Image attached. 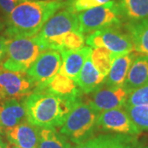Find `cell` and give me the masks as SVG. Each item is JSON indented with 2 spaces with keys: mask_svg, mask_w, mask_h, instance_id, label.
<instances>
[{
  "mask_svg": "<svg viewBox=\"0 0 148 148\" xmlns=\"http://www.w3.org/2000/svg\"><path fill=\"white\" fill-rule=\"evenodd\" d=\"M110 1V0H73L68 3L65 8L75 13H78L98 6L106 4Z\"/></svg>",
  "mask_w": 148,
  "mask_h": 148,
  "instance_id": "25",
  "label": "cell"
},
{
  "mask_svg": "<svg viewBox=\"0 0 148 148\" xmlns=\"http://www.w3.org/2000/svg\"><path fill=\"white\" fill-rule=\"evenodd\" d=\"M85 44L86 38L84 37V34L81 33L79 31L69 32L64 35L61 51L77 50L84 47Z\"/></svg>",
  "mask_w": 148,
  "mask_h": 148,
  "instance_id": "24",
  "label": "cell"
},
{
  "mask_svg": "<svg viewBox=\"0 0 148 148\" xmlns=\"http://www.w3.org/2000/svg\"><path fill=\"white\" fill-rule=\"evenodd\" d=\"M91 52L92 48L90 46H84L77 50L61 51L62 63L58 73L77 82L81 70Z\"/></svg>",
  "mask_w": 148,
  "mask_h": 148,
  "instance_id": "12",
  "label": "cell"
},
{
  "mask_svg": "<svg viewBox=\"0 0 148 148\" xmlns=\"http://www.w3.org/2000/svg\"><path fill=\"white\" fill-rule=\"evenodd\" d=\"M148 106V84L129 93L124 106Z\"/></svg>",
  "mask_w": 148,
  "mask_h": 148,
  "instance_id": "26",
  "label": "cell"
},
{
  "mask_svg": "<svg viewBox=\"0 0 148 148\" xmlns=\"http://www.w3.org/2000/svg\"><path fill=\"white\" fill-rule=\"evenodd\" d=\"M17 5L13 0H0V10L3 12L6 16H8L11 13V12L14 9V8Z\"/></svg>",
  "mask_w": 148,
  "mask_h": 148,
  "instance_id": "27",
  "label": "cell"
},
{
  "mask_svg": "<svg viewBox=\"0 0 148 148\" xmlns=\"http://www.w3.org/2000/svg\"><path fill=\"white\" fill-rule=\"evenodd\" d=\"M15 147V148H20V147H16V146H14Z\"/></svg>",
  "mask_w": 148,
  "mask_h": 148,
  "instance_id": "35",
  "label": "cell"
},
{
  "mask_svg": "<svg viewBox=\"0 0 148 148\" xmlns=\"http://www.w3.org/2000/svg\"><path fill=\"white\" fill-rule=\"evenodd\" d=\"M35 88L27 73L11 72L0 68V100H24Z\"/></svg>",
  "mask_w": 148,
  "mask_h": 148,
  "instance_id": "9",
  "label": "cell"
},
{
  "mask_svg": "<svg viewBox=\"0 0 148 148\" xmlns=\"http://www.w3.org/2000/svg\"><path fill=\"white\" fill-rule=\"evenodd\" d=\"M45 49L36 37L8 39L5 57L0 68L11 72L27 73Z\"/></svg>",
  "mask_w": 148,
  "mask_h": 148,
  "instance_id": "4",
  "label": "cell"
},
{
  "mask_svg": "<svg viewBox=\"0 0 148 148\" xmlns=\"http://www.w3.org/2000/svg\"><path fill=\"white\" fill-rule=\"evenodd\" d=\"M7 148H15V147H14L13 145L10 144V145H8V147Z\"/></svg>",
  "mask_w": 148,
  "mask_h": 148,
  "instance_id": "33",
  "label": "cell"
},
{
  "mask_svg": "<svg viewBox=\"0 0 148 148\" xmlns=\"http://www.w3.org/2000/svg\"><path fill=\"white\" fill-rule=\"evenodd\" d=\"M136 56L137 54L133 52L117 56L112 64L109 73L106 77L104 85L111 87L123 86Z\"/></svg>",
  "mask_w": 148,
  "mask_h": 148,
  "instance_id": "16",
  "label": "cell"
},
{
  "mask_svg": "<svg viewBox=\"0 0 148 148\" xmlns=\"http://www.w3.org/2000/svg\"><path fill=\"white\" fill-rule=\"evenodd\" d=\"M3 133V130H2V127H1V125H0V134Z\"/></svg>",
  "mask_w": 148,
  "mask_h": 148,
  "instance_id": "34",
  "label": "cell"
},
{
  "mask_svg": "<svg viewBox=\"0 0 148 148\" xmlns=\"http://www.w3.org/2000/svg\"><path fill=\"white\" fill-rule=\"evenodd\" d=\"M125 30L131 37L134 50L148 56V17L125 24Z\"/></svg>",
  "mask_w": 148,
  "mask_h": 148,
  "instance_id": "19",
  "label": "cell"
},
{
  "mask_svg": "<svg viewBox=\"0 0 148 148\" xmlns=\"http://www.w3.org/2000/svg\"><path fill=\"white\" fill-rule=\"evenodd\" d=\"M37 148H72V146L56 127H39Z\"/></svg>",
  "mask_w": 148,
  "mask_h": 148,
  "instance_id": "21",
  "label": "cell"
},
{
  "mask_svg": "<svg viewBox=\"0 0 148 148\" xmlns=\"http://www.w3.org/2000/svg\"><path fill=\"white\" fill-rule=\"evenodd\" d=\"M123 108L142 132L148 131V106H124Z\"/></svg>",
  "mask_w": 148,
  "mask_h": 148,
  "instance_id": "23",
  "label": "cell"
},
{
  "mask_svg": "<svg viewBox=\"0 0 148 148\" xmlns=\"http://www.w3.org/2000/svg\"><path fill=\"white\" fill-rule=\"evenodd\" d=\"M124 21H138L148 17V0H117Z\"/></svg>",
  "mask_w": 148,
  "mask_h": 148,
  "instance_id": "20",
  "label": "cell"
},
{
  "mask_svg": "<svg viewBox=\"0 0 148 148\" xmlns=\"http://www.w3.org/2000/svg\"><path fill=\"white\" fill-rule=\"evenodd\" d=\"M8 39L4 36H0V64L5 57Z\"/></svg>",
  "mask_w": 148,
  "mask_h": 148,
  "instance_id": "28",
  "label": "cell"
},
{
  "mask_svg": "<svg viewBox=\"0 0 148 148\" xmlns=\"http://www.w3.org/2000/svg\"><path fill=\"white\" fill-rule=\"evenodd\" d=\"M62 63L61 53L57 50L45 49L27 70V76L36 86L35 90H41L58 73Z\"/></svg>",
  "mask_w": 148,
  "mask_h": 148,
  "instance_id": "8",
  "label": "cell"
},
{
  "mask_svg": "<svg viewBox=\"0 0 148 148\" xmlns=\"http://www.w3.org/2000/svg\"><path fill=\"white\" fill-rule=\"evenodd\" d=\"M148 84V56L137 55L128 71L123 86L130 93Z\"/></svg>",
  "mask_w": 148,
  "mask_h": 148,
  "instance_id": "17",
  "label": "cell"
},
{
  "mask_svg": "<svg viewBox=\"0 0 148 148\" xmlns=\"http://www.w3.org/2000/svg\"><path fill=\"white\" fill-rule=\"evenodd\" d=\"M106 77L96 69L92 64L90 56L85 62L81 70L77 83L80 90L84 94H90L104 85Z\"/></svg>",
  "mask_w": 148,
  "mask_h": 148,
  "instance_id": "18",
  "label": "cell"
},
{
  "mask_svg": "<svg viewBox=\"0 0 148 148\" xmlns=\"http://www.w3.org/2000/svg\"><path fill=\"white\" fill-rule=\"evenodd\" d=\"M3 28H4V24L3 23L2 20L0 19V32H1L2 31H3Z\"/></svg>",
  "mask_w": 148,
  "mask_h": 148,
  "instance_id": "31",
  "label": "cell"
},
{
  "mask_svg": "<svg viewBox=\"0 0 148 148\" xmlns=\"http://www.w3.org/2000/svg\"><path fill=\"white\" fill-rule=\"evenodd\" d=\"M65 7L59 0H24L6 16L4 36L9 40L36 36L45 22Z\"/></svg>",
  "mask_w": 148,
  "mask_h": 148,
  "instance_id": "1",
  "label": "cell"
},
{
  "mask_svg": "<svg viewBox=\"0 0 148 148\" xmlns=\"http://www.w3.org/2000/svg\"><path fill=\"white\" fill-rule=\"evenodd\" d=\"M7 147H8V144L3 141V139H2L1 136H0V148H7Z\"/></svg>",
  "mask_w": 148,
  "mask_h": 148,
  "instance_id": "30",
  "label": "cell"
},
{
  "mask_svg": "<svg viewBox=\"0 0 148 148\" xmlns=\"http://www.w3.org/2000/svg\"><path fill=\"white\" fill-rule=\"evenodd\" d=\"M72 31H79L77 13L65 8L55 12L35 37L45 49L60 52L64 35Z\"/></svg>",
  "mask_w": 148,
  "mask_h": 148,
  "instance_id": "5",
  "label": "cell"
},
{
  "mask_svg": "<svg viewBox=\"0 0 148 148\" xmlns=\"http://www.w3.org/2000/svg\"><path fill=\"white\" fill-rule=\"evenodd\" d=\"M59 1H62V2H64V3H65V4L67 5L68 3H71V2H72V1H73V0H59Z\"/></svg>",
  "mask_w": 148,
  "mask_h": 148,
  "instance_id": "32",
  "label": "cell"
},
{
  "mask_svg": "<svg viewBox=\"0 0 148 148\" xmlns=\"http://www.w3.org/2000/svg\"><path fill=\"white\" fill-rule=\"evenodd\" d=\"M121 27H111L92 32L86 38V44L91 48L103 47L116 55L133 52L134 48L131 37Z\"/></svg>",
  "mask_w": 148,
  "mask_h": 148,
  "instance_id": "7",
  "label": "cell"
},
{
  "mask_svg": "<svg viewBox=\"0 0 148 148\" xmlns=\"http://www.w3.org/2000/svg\"><path fill=\"white\" fill-rule=\"evenodd\" d=\"M129 92L124 86L111 87L103 85L101 88L90 93L89 102L99 112L123 108Z\"/></svg>",
  "mask_w": 148,
  "mask_h": 148,
  "instance_id": "11",
  "label": "cell"
},
{
  "mask_svg": "<svg viewBox=\"0 0 148 148\" xmlns=\"http://www.w3.org/2000/svg\"><path fill=\"white\" fill-rule=\"evenodd\" d=\"M6 137L10 144L20 148H37L39 140V127L29 122H22L6 130Z\"/></svg>",
  "mask_w": 148,
  "mask_h": 148,
  "instance_id": "13",
  "label": "cell"
},
{
  "mask_svg": "<svg viewBox=\"0 0 148 148\" xmlns=\"http://www.w3.org/2000/svg\"><path fill=\"white\" fill-rule=\"evenodd\" d=\"M77 18L79 32L82 34H90L107 27H121L124 21L117 0L78 12Z\"/></svg>",
  "mask_w": 148,
  "mask_h": 148,
  "instance_id": "6",
  "label": "cell"
},
{
  "mask_svg": "<svg viewBox=\"0 0 148 148\" xmlns=\"http://www.w3.org/2000/svg\"><path fill=\"white\" fill-rule=\"evenodd\" d=\"M117 56L114 53L106 48L97 47L92 49L90 59L96 69L105 77L107 76L110 70L112 64Z\"/></svg>",
  "mask_w": 148,
  "mask_h": 148,
  "instance_id": "22",
  "label": "cell"
},
{
  "mask_svg": "<svg viewBox=\"0 0 148 148\" xmlns=\"http://www.w3.org/2000/svg\"><path fill=\"white\" fill-rule=\"evenodd\" d=\"M98 127L103 132L131 136H138L142 132L124 108L101 112L98 119Z\"/></svg>",
  "mask_w": 148,
  "mask_h": 148,
  "instance_id": "10",
  "label": "cell"
},
{
  "mask_svg": "<svg viewBox=\"0 0 148 148\" xmlns=\"http://www.w3.org/2000/svg\"><path fill=\"white\" fill-rule=\"evenodd\" d=\"M101 112L97 110L89 101L82 98L75 102L61 125L59 132L69 142L79 144L94 137L99 130L98 119Z\"/></svg>",
  "mask_w": 148,
  "mask_h": 148,
  "instance_id": "3",
  "label": "cell"
},
{
  "mask_svg": "<svg viewBox=\"0 0 148 148\" xmlns=\"http://www.w3.org/2000/svg\"><path fill=\"white\" fill-rule=\"evenodd\" d=\"M76 101L64 99L45 90H34L22 104L27 120L31 124L37 127H58L64 123Z\"/></svg>",
  "mask_w": 148,
  "mask_h": 148,
  "instance_id": "2",
  "label": "cell"
},
{
  "mask_svg": "<svg viewBox=\"0 0 148 148\" xmlns=\"http://www.w3.org/2000/svg\"><path fill=\"white\" fill-rule=\"evenodd\" d=\"M41 90H47L53 95L71 101H77L82 95V92L76 81L59 73Z\"/></svg>",
  "mask_w": 148,
  "mask_h": 148,
  "instance_id": "15",
  "label": "cell"
},
{
  "mask_svg": "<svg viewBox=\"0 0 148 148\" xmlns=\"http://www.w3.org/2000/svg\"><path fill=\"white\" fill-rule=\"evenodd\" d=\"M124 148H148V147L145 143L139 142L138 139L136 141H134L133 143H130L129 145H127V147Z\"/></svg>",
  "mask_w": 148,
  "mask_h": 148,
  "instance_id": "29",
  "label": "cell"
},
{
  "mask_svg": "<svg viewBox=\"0 0 148 148\" xmlns=\"http://www.w3.org/2000/svg\"><path fill=\"white\" fill-rule=\"evenodd\" d=\"M137 139V136L108 132L94 136L72 148H124Z\"/></svg>",
  "mask_w": 148,
  "mask_h": 148,
  "instance_id": "14",
  "label": "cell"
}]
</instances>
